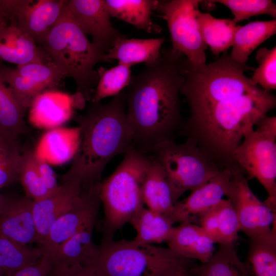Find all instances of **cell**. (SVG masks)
I'll return each instance as SVG.
<instances>
[{"instance_id": "6da1fadb", "label": "cell", "mask_w": 276, "mask_h": 276, "mask_svg": "<svg viewBox=\"0 0 276 276\" xmlns=\"http://www.w3.org/2000/svg\"><path fill=\"white\" fill-rule=\"evenodd\" d=\"M181 95L189 107L182 132L221 169L237 166L235 150L276 106V97L245 74L255 68L227 51L214 61L194 64L185 58Z\"/></svg>"}, {"instance_id": "7a4b0ae2", "label": "cell", "mask_w": 276, "mask_h": 276, "mask_svg": "<svg viewBox=\"0 0 276 276\" xmlns=\"http://www.w3.org/2000/svg\"><path fill=\"white\" fill-rule=\"evenodd\" d=\"M184 59L172 48L162 49L156 59L131 76L125 93L133 146L146 154L156 144L174 140L182 128L180 96Z\"/></svg>"}, {"instance_id": "3957f363", "label": "cell", "mask_w": 276, "mask_h": 276, "mask_svg": "<svg viewBox=\"0 0 276 276\" xmlns=\"http://www.w3.org/2000/svg\"><path fill=\"white\" fill-rule=\"evenodd\" d=\"M125 94L122 91L106 104L90 101L85 112L76 117L80 131L78 152L87 175L101 179L107 164L133 146Z\"/></svg>"}, {"instance_id": "277c9868", "label": "cell", "mask_w": 276, "mask_h": 276, "mask_svg": "<svg viewBox=\"0 0 276 276\" xmlns=\"http://www.w3.org/2000/svg\"><path fill=\"white\" fill-rule=\"evenodd\" d=\"M40 47L66 77L73 78L76 93L90 101L99 79L95 67L99 62L108 61L106 54L94 46L74 20L67 3L59 20Z\"/></svg>"}, {"instance_id": "5b68a950", "label": "cell", "mask_w": 276, "mask_h": 276, "mask_svg": "<svg viewBox=\"0 0 276 276\" xmlns=\"http://www.w3.org/2000/svg\"><path fill=\"white\" fill-rule=\"evenodd\" d=\"M188 260L168 247L102 237L83 265L99 276H171L189 267Z\"/></svg>"}, {"instance_id": "8992f818", "label": "cell", "mask_w": 276, "mask_h": 276, "mask_svg": "<svg viewBox=\"0 0 276 276\" xmlns=\"http://www.w3.org/2000/svg\"><path fill=\"white\" fill-rule=\"evenodd\" d=\"M149 163L148 155L132 147L124 154L114 171L101 180L100 197L104 214L102 237L113 239L116 231L144 207L143 187Z\"/></svg>"}, {"instance_id": "52a82bcc", "label": "cell", "mask_w": 276, "mask_h": 276, "mask_svg": "<svg viewBox=\"0 0 276 276\" xmlns=\"http://www.w3.org/2000/svg\"><path fill=\"white\" fill-rule=\"evenodd\" d=\"M147 155L162 169L174 205L185 192L206 183L222 169L188 140L180 144L174 140L163 141Z\"/></svg>"}, {"instance_id": "ba28073f", "label": "cell", "mask_w": 276, "mask_h": 276, "mask_svg": "<svg viewBox=\"0 0 276 276\" xmlns=\"http://www.w3.org/2000/svg\"><path fill=\"white\" fill-rule=\"evenodd\" d=\"M235 165L256 178L268 197L264 202L276 212V117H265L233 153Z\"/></svg>"}, {"instance_id": "9c48e42d", "label": "cell", "mask_w": 276, "mask_h": 276, "mask_svg": "<svg viewBox=\"0 0 276 276\" xmlns=\"http://www.w3.org/2000/svg\"><path fill=\"white\" fill-rule=\"evenodd\" d=\"M199 0L158 1L156 10L166 21L172 49L192 64L206 63L204 43L197 19Z\"/></svg>"}, {"instance_id": "30bf717a", "label": "cell", "mask_w": 276, "mask_h": 276, "mask_svg": "<svg viewBox=\"0 0 276 276\" xmlns=\"http://www.w3.org/2000/svg\"><path fill=\"white\" fill-rule=\"evenodd\" d=\"M101 181L82 183L79 195L72 206L54 222L45 240L38 246L49 261L69 238L86 227L95 225L101 204Z\"/></svg>"}, {"instance_id": "8fae6325", "label": "cell", "mask_w": 276, "mask_h": 276, "mask_svg": "<svg viewBox=\"0 0 276 276\" xmlns=\"http://www.w3.org/2000/svg\"><path fill=\"white\" fill-rule=\"evenodd\" d=\"M230 169L232 176L226 197L237 214L240 232L249 239L269 233L276 222V212L254 194L241 169Z\"/></svg>"}, {"instance_id": "7c38bea8", "label": "cell", "mask_w": 276, "mask_h": 276, "mask_svg": "<svg viewBox=\"0 0 276 276\" xmlns=\"http://www.w3.org/2000/svg\"><path fill=\"white\" fill-rule=\"evenodd\" d=\"M85 170V163L77 152L68 171L61 176L57 189L47 198L34 201L33 214L38 246L45 240L54 222L71 209L78 198Z\"/></svg>"}, {"instance_id": "4fadbf2b", "label": "cell", "mask_w": 276, "mask_h": 276, "mask_svg": "<svg viewBox=\"0 0 276 276\" xmlns=\"http://www.w3.org/2000/svg\"><path fill=\"white\" fill-rule=\"evenodd\" d=\"M0 73L26 111L38 95L56 89L66 77L52 61L30 63L15 68L0 63Z\"/></svg>"}, {"instance_id": "5bb4252c", "label": "cell", "mask_w": 276, "mask_h": 276, "mask_svg": "<svg viewBox=\"0 0 276 276\" xmlns=\"http://www.w3.org/2000/svg\"><path fill=\"white\" fill-rule=\"evenodd\" d=\"M67 1L5 0L9 20L41 45L59 20Z\"/></svg>"}, {"instance_id": "9a60e30c", "label": "cell", "mask_w": 276, "mask_h": 276, "mask_svg": "<svg viewBox=\"0 0 276 276\" xmlns=\"http://www.w3.org/2000/svg\"><path fill=\"white\" fill-rule=\"evenodd\" d=\"M68 9L82 31L92 38V43L107 54L122 35L112 25L104 0H69Z\"/></svg>"}, {"instance_id": "2e32d148", "label": "cell", "mask_w": 276, "mask_h": 276, "mask_svg": "<svg viewBox=\"0 0 276 276\" xmlns=\"http://www.w3.org/2000/svg\"><path fill=\"white\" fill-rule=\"evenodd\" d=\"M232 174L230 168L219 171L206 183L174 205L172 222L198 224L201 216L226 196Z\"/></svg>"}, {"instance_id": "e0dca14e", "label": "cell", "mask_w": 276, "mask_h": 276, "mask_svg": "<svg viewBox=\"0 0 276 276\" xmlns=\"http://www.w3.org/2000/svg\"><path fill=\"white\" fill-rule=\"evenodd\" d=\"M34 201L26 196L6 197L0 213V235L19 243H37L33 214Z\"/></svg>"}, {"instance_id": "ac0fdd59", "label": "cell", "mask_w": 276, "mask_h": 276, "mask_svg": "<svg viewBox=\"0 0 276 276\" xmlns=\"http://www.w3.org/2000/svg\"><path fill=\"white\" fill-rule=\"evenodd\" d=\"M85 101L76 93L73 95L46 90L38 95L30 109V120L39 127L51 128L61 125L73 115L74 108H82Z\"/></svg>"}, {"instance_id": "d6986e66", "label": "cell", "mask_w": 276, "mask_h": 276, "mask_svg": "<svg viewBox=\"0 0 276 276\" xmlns=\"http://www.w3.org/2000/svg\"><path fill=\"white\" fill-rule=\"evenodd\" d=\"M0 60L17 65L51 61L32 37L10 21L0 29Z\"/></svg>"}, {"instance_id": "ffe728a7", "label": "cell", "mask_w": 276, "mask_h": 276, "mask_svg": "<svg viewBox=\"0 0 276 276\" xmlns=\"http://www.w3.org/2000/svg\"><path fill=\"white\" fill-rule=\"evenodd\" d=\"M168 247L181 257L206 262L215 252L214 242L201 227L183 222L173 229L166 242Z\"/></svg>"}, {"instance_id": "44dd1931", "label": "cell", "mask_w": 276, "mask_h": 276, "mask_svg": "<svg viewBox=\"0 0 276 276\" xmlns=\"http://www.w3.org/2000/svg\"><path fill=\"white\" fill-rule=\"evenodd\" d=\"M198 225L219 245L234 244L240 232L237 214L229 201L224 198L201 216Z\"/></svg>"}, {"instance_id": "7402d4cb", "label": "cell", "mask_w": 276, "mask_h": 276, "mask_svg": "<svg viewBox=\"0 0 276 276\" xmlns=\"http://www.w3.org/2000/svg\"><path fill=\"white\" fill-rule=\"evenodd\" d=\"M164 37L149 39L128 38L122 35L114 42L106 54L108 62L117 60L118 63L130 66L140 63H148L160 55Z\"/></svg>"}, {"instance_id": "603a6c76", "label": "cell", "mask_w": 276, "mask_h": 276, "mask_svg": "<svg viewBox=\"0 0 276 276\" xmlns=\"http://www.w3.org/2000/svg\"><path fill=\"white\" fill-rule=\"evenodd\" d=\"M80 141L78 127L55 128L43 135L35 151L49 164H61L74 158Z\"/></svg>"}, {"instance_id": "cb8c5ba5", "label": "cell", "mask_w": 276, "mask_h": 276, "mask_svg": "<svg viewBox=\"0 0 276 276\" xmlns=\"http://www.w3.org/2000/svg\"><path fill=\"white\" fill-rule=\"evenodd\" d=\"M149 157L150 163L142 191L144 203L147 208L164 215L173 223L174 204L170 189L160 166Z\"/></svg>"}, {"instance_id": "d4e9b609", "label": "cell", "mask_w": 276, "mask_h": 276, "mask_svg": "<svg viewBox=\"0 0 276 276\" xmlns=\"http://www.w3.org/2000/svg\"><path fill=\"white\" fill-rule=\"evenodd\" d=\"M111 17L130 24L148 33H159L160 26L152 19V11L156 10V0H104Z\"/></svg>"}, {"instance_id": "484cf974", "label": "cell", "mask_w": 276, "mask_h": 276, "mask_svg": "<svg viewBox=\"0 0 276 276\" xmlns=\"http://www.w3.org/2000/svg\"><path fill=\"white\" fill-rule=\"evenodd\" d=\"M244 264L248 276H276V222L269 233L249 239Z\"/></svg>"}, {"instance_id": "4316f807", "label": "cell", "mask_w": 276, "mask_h": 276, "mask_svg": "<svg viewBox=\"0 0 276 276\" xmlns=\"http://www.w3.org/2000/svg\"><path fill=\"white\" fill-rule=\"evenodd\" d=\"M276 33V19L254 21L239 26L237 30L230 56L236 62L246 64L252 52Z\"/></svg>"}, {"instance_id": "83f0119b", "label": "cell", "mask_w": 276, "mask_h": 276, "mask_svg": "<svg viewBox=\"0 0 276 276\" xmlns=\"http://www.w3.org/2000/svg\"><path fill=\"white\" fill-rule=\"evenodd\" d=\"M197 19L204 43L212 53L219 56L232 47L235 33L239 27L233 19L218 18L199 11Z\"/></svg>"}, {"instance_id": "f1b7e54d", "label": "cell", "mask_w": 276, "mask_h": 276, "mask_svg": "<svg viewBox=\"0 0 276 276\" xmlns=\"http://www.w3.org/2000/svg\"><path fill=\"white\" fill-rule=\"evenodd\" d=\"M189 272L190 276H248L233 244L219 245L206 262L191 266Z\"/></svg>"}, {"instance_id": "f546056e", "label": "cell", "mask_w": 276, "mask_h": 276, "mask_svg": "<svg viewBox=\"0 0 276 276\" xmlns=\"http://www.w3.org/2000/svg\"><path fill=\"white\" fill-rule=\"evenodd\" d=\"M129 223L136 232L133 241L139 244L166 242L174 227L169 219L144 207L135 214Z\"/></svg>"}, {"instance_id": "4dcf8cb0", "label": "cell", "mask_w": 276, "mask_h": 276, "mask_svg": "<svg viewBox=\"0 0 276 276\" xmlns=\"http://www.w3.org/2000/svg\"><path fill=\"white\" fill-rule=\"evenodd\" d=\"M94 226L82 229L61 244L49 260L51 265H83L88 260L96 248L92 240Z\"/></svg>"}, {"instance_id": "1f68e13d", "label": "cell", "mask_w": 276, "mask_h": 276, "mask_svg": "<svg viewBox=\"0 0 276 276\" xmlns=\"http://www.w3.org/2000/svg\"><path fill=\"white\" fill-rule=\"evenodd\" d=\"M42 256L38 247L23 245L0 235V270L3 276L35 264Z\"/></svg>"}, {"instance_id": "d6a6232c", "label": "cell", "mask_w": 276, "mask_h": 276, "mask_svg": "<svg viewBox=\"0 0 276 276\" xmlns=\"http://www.w3.org/2000/svg\"><path fill=\"white\" fill-rule=\"evenodd\" d=\"M25 112L0 73V128L17 138L27 131Z\"/></svg>"}, {"instance_id": "836d02e7", "label": "cell", "mask_w": 276, "mask_h": 276, "mask_svg": "<svg viewBox=\"0 0 276 276\" xmlns=\"http://www.w3.org/2000/svg\"><path fill=\"white\" fill-rule=\"evenodd\" d=\"M17 139L0 128V190L18 181L22 153Z\"/></svg>"}, {"instance_id": "e575fe53", "label": "cell", "mask_w": 276, "mask_h": 276, "mask_svg": "<svg viewBox=\"0 0 276 276\" xmlns=\"http://www.w3.org/2000/svg\"><path fill=\"white\" fill-rule=\"evenodd\" d=\"M131 66L118 63L109 69H98L99 79L90 101L100 102L109 97H115L129 85L131 78Z\"/></svg>"}, {"instance_id": "d590c367", "label": "cell", "mask_w": 276, "mask_h": 276, "mask_svg": "<svg viewBox=\"0 0 276 276\" xmlns=\"http://www.w3.org/2000/svg\"><path fill=\"white\" fill-rule=\"evenodd\" d=\"M18 181L24 190L26 196L34 201L43 200L51 195L38 172L35 160V151L26 150L22 153Z\"/></svg>"}, {"instance_id": "8d00e7d4", "label": "cell", "mask_w": 276, "mask_h": 276, "mask_svg": "<svg viewBox=\"0 0 276 276\" xmlns=\"http://www.w3.org/2000/svg\"><path fill=\"white\" fill-rule=\"evenodd\" d=\"M227 7L234 15L233 20L237 24L251 17L268 15L276 18V5L270 0H217L208 1Z\"/></svg>"}, {"instance_id": "74e56055", "label": "cell", "mask_w": 276, "mask_h": 276, "mask_svg": "<svg viewBox=\"0 0 276 276\" xmlns=\"http://www.w3.org/2000/svg\"><path fill=\"white\" fill-rule=\"evenodd\" d=\"M258 64L250 78L251 82L270 92L276 89V47L260 48L256 53Z\"/></svg>"}, {"instance_id": "f35d334b", "label": "cell", "mask_w": 276, "mask_h": 276, "mask_svg": "<svg viewBox=\"0 0 276 276\" xmlns=\"http://www.w3.org/2000/svg\"><path fill=\"white\" fill-rule=\"evenodd\" d=\"M35 160L40 178L50 194L58 188L57 175L49 164L35 151Z\"/></svg>"}, {"instance_id": "ab89813d", "label": "cell", "mask_w": 276, "mask_h": 276, "mask_svg": "<svg viewBox=\"0 0 276 276\" xmlns=\"http://www.w3.org/2000/svg\"><path fill=\"white\" fill-rule=\"evenodd\" d=\"M48 276H99L89 266L82 264L73 266L51 265Z\"/></svg>"}, {"instance_id": "60d3db41", "label": "cell", "mask_w": 276, "mask_h": 276, "mask_svg": "<svg viewBox=\"0 0 276 276\" xmlns=\"http://www.w3.org/2000/svg\"><path fill=\"white\" fill-rule=\"evenodd\" d=\"M51 268V265L49 261L42 256L35 264L4 276H48Z\"/></svg>"}, {"instance_id": "b9f144b4", "label": "cell", "mask_w": 276, "mask_h": 276, "mask_svg": "<svg viewBox=\"0 0 276 276\" xmlns=\"http://www.w3.org/2000/svg\"><path fill=\"white\" fill-rule=\"evenodd\" d=\"M10 22V20L6 12L4 0H3V4L0 7V29Z\"/></svg>"}, {"instance_id": "7bdbcfd3", "label": "cell", "mask_w": 276, "mask_h": 276, "mask_svg": "<svg viewBox=\"0 0 276 276\" xmlns=\"http://www.w3.org/2000/svg\"><path fill=\"white\" fill-rule=\"evenodd\" d=\"M191 267H186L180 269L178 271V276H190L189 272V269Z\"/></svg>"}, {"instance_id": "ee69618b", "label": "cell", "mask_w": 276, "mask_h": 276, "mask_svg": "<svg viewBox=\"0 0 276 276\" xmlns=\"http://www.w3.org/2000/svg\"><path fill=\"white\" fill-rule=\"evenodd\" d=\"M4 196L0 194V213L2 208V206L4 203Z\"/></svg>"}, {"instance_id": "f6af8a7d", "label": "cell", "mask_w": 276, "mask_h": 276, "mask_svg": "<svg viewBox=\"0 0 276 276\" xmlns=\"http://www.w3.org/2000/svg\"><path fill=\"white\" fill-rule=\"evenodd\" d=\"M178 270V271H179ZM178 271H177L176 272H175L174 274H173L171 276H178Z\"/></svg>"}, {"instance_id": "bcb514c9", "label": "cell", "mask_w": 276, "mask_h": 276, "mask_svg": "<svg viewBox=\"0 0 276 276\" xmlns=\"http://www.w3.org/2000/svg\"><path fill=\"white\" fill-rule=\"evenodd\" d=\"M3 2V0H0V7L2 5Z\"/></svg>"}, {"instance_id": "7dc6e473", "label": "cell", "mask_w": 276, "mask_h": 276, "mask_svg": "<svg viewBox=\"0 0 276 276\" xmlns=\"http://www.w3.org/2000/svg\"><path fill=\"white\" fill-rule=\"evenodd\" d=\"M0 276H3V274L1 270H0Z\"/></svg>"}]
</instances>
